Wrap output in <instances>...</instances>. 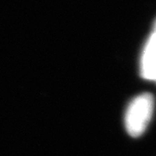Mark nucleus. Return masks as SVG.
Segmentation results:
<instances>
[{"mask_svg":"<svg viewBox=\"0 0 156 156\" xmlns=\"http://www.w3.org/2000/svg\"><path fill=\"white\" fill-rule=\"evenodd\" d=\"M140 73L147 80L156 81V40L151 35L141 56Z\"/></svg>","mask_w":156,"mask_h":156,"instance_id":"obj_2","label":"nucleus"},{"mask_svg":"<svg viewBox=\"0 0 156 156\" xmlns=\"http://www.w3.org/2000/svg\"><path fill=\"white\" fill-rule=\"evenodd\" d=\"M151 36H152V37L156 40V23H155V25H154V30H153V32H152V34H151Z\"/></svg>","mask_w":156,"mask_h":156,"instance_id":"obj_3","label":"nucleus"},{"mask_svg":"<svg viewBox=\"0 0 156 156\" xmlns=\"http://www.w3.org/2000/svg\"><path fill=\"white\" fill-rule=\"evenodd\" d=\"M154 111V97L150 94H142L131 101L125 116L126 129L132 137L143 134L150 122Z\"/></svg>","mask_w":156,"mask_h":156,"instance_id":"obj_1","label":"nucleus"}]
</instances>
